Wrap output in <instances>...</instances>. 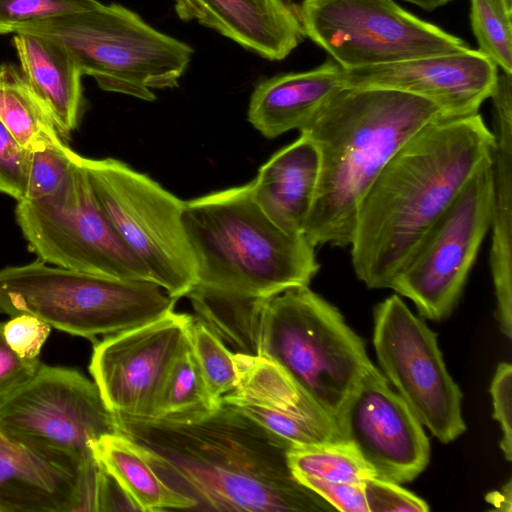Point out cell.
Segmentation results:
<instances>
[{"label": "cell", "mask_w": 512, "mask_h": 512, "mask_svg": "<svg viewBox=\"0 0 512 512\" xmlns=\"http://www.w3.org/2000/svg\"><path fill=\"white\" fill-rule=\"evenodd\" d=\"M490 393L493 402V417L502 431L500 448L506 460L512 459V367L501 362L491 382Z\"/></svg>", "instance_id": "cell-36"}, {"label": "cell", "mask_w": 512, "mask_h": 512, "mask_svg": "<svg viewBox=\"0 0 512 512\" xmlns=\"http://www.w3.org/2000/svg\"><path fill=\"white\" fill-rule=\"evenodd\" d=\"M502 15L512 17V0H488Z\"/></svg>", "instance_id": "cell-40"}, {"label": "cell", "mask_w": 512, "mask_h": 512, "mask_svg": "<svg viewBox=\"0 0 512 512\" xmlns=\"http://www.w3.org/2000/svg\"><path fill=\"white\" fill-rule=\"evenodd\" d=\"M221 405L210 396L189 338L164 380L148 422H193L210 415Z\"/></svg>", "instance_id": "cell-26"}, {"label": "cell", "mask_w": 512, "mask_h": 512, "mask_svg": "<svg viewBox=\"0 0 512 512\" xmlns=\"http://www.w3.org/2000/svg\"><path fill=\"white\" fill-rule=\"evenodd\" d=\"M512 482L509 480L500 491H493L486 495V501L495 510L511 512L512 509Z\"/></svg>", "instance_id": "cell-38"}, {"label": "cell", "mask_w": 512, "mask_h": 512, "mask_svg": "<svg viewBox=\"0 0 512 512\" xmlns=\"http://www.w3.org/2000/svg\"><path fill=\"white\" fill-rule=\"evenodd\" d=\"M417 5L425 10L431 11L438 7H441L453 0H404Z\"/></svg>", "instance_id": "cell-39"}, {"label": "cell", "mask_w": 512, "mask_h": 512, "mask_svg": "<svg viewBox=\"0 0 512 512\" xmlns=\"http://www.w3.org/2000/svg\"><path fill=\"white\" fill-rule=\"evenodd\" d=\"M177 299L147 281L80 272L36 260L0 270V312L33 315L90 340L153 321Z\"/></svg>", "instance_id": "cell-7"}, {"label": "cell", "mask_w": 512, "mask_h": 512, "mask_svg": "<svg viewBox=\"0 0 512 512\" xmlns=\"http://www.w3.org/2000/svg\"><path fill=\"white\" fill-rule=\"evenodd\" d=\"M182 221L198 286L269 299L309 286L318 272L315 247L270 220L253 199L250 182L184 201Z\"/></svg>", "instance_id": "cell-4"}, {"label": "cell", "mask_w": 512, "mask_h": 512, "mask_svg": "<svg viewBox=\"0 0 512 512\" xmlns=\"http://www.w3.org/2000/svg\"><path fill=\"white\" fill-rule=\"evenodd\" d=\"M21 71L48 106L62 138L77 128L84 106L82 71L59 42L33 33H15Z\"/></svg>", "instance_id": "cell-23"}, {"label": "cell", "mask_w": 512, "mask_h": 512, "mask_svg": "<svg viewBox=\"0 0 512 512\" xmlns=\"http://www.w3.org/2000/svg\"><path fill=\"white\" fill-rule=\"evenodd\" d=\"M194 317L173 311L96 343L89 371L111 412L148 421L177 356L189 342Z\"/></svg>", "instance_id": "cell-14"}, {"label": "cell", "mask_w": 512, "mask_h": 512, "mask_svg": "<svg viewBox=\"0 0 512 512\" xmlns=\"http://www.w3.org/2000/svg\"><path fill=\"white\" fill-rule=\"evenodd\" d=\"M368 512H427L428 504L399 483L371 478L364 483Z\"/></svg>", "instance_id": "cell-33"}, {"label": "cell", "mask_w": 512, "mask_h": 512, "mask_svg": "<svg viewBox=\"0 0 512 512\" xmlns=\"http://www.w3.org/2000/svg\"><path fill=\"white\" fill-rule=\"evenodd\" d=\"M183 21L213 29L265 59L286 58L304 39L291 0H174Z\"/></svg>", "instance_id": "cell-19"}, {"label": "cell", "mask_w": 512, "mask_h": 512, "mask_svg": "<svg viewBox=\"0 0 512 512\" xmlns=\"http://www.w3.org/2000/svg\"><path fill=\"white\" fill-rule=\"evenodd\" d=\"M20 32L62 44L102 90L145 101L155 100V89L178 86L194 53L116 3L37 21L15 33Z\"/></svg>", "instance_id": "cell-6"}, {"label": "cell", "mask_w": 512, "mask_h": 512, "mask_svg": "<svg viewBox=\"0 0 512 512\" xmlns=\"http://www.w3.org/2000/svg\"><path fill=\"white\" fill-rule=\"evenodd\" d=\"M115 418L119 432L145 447L159 477L193 501L192 510H335L293 477L289 443L228 405L180 424Z\"/></svg>", "instance_id": "cell-1"}, {"label": "cell", "mask_w": 512, "mask_h": 512, "mask_svg": "<svg viewBox=\"0 0 512 512\" xmlns=\"http://www.w3.org/2000/svg\"><path fill=\"white\" fill-rule=\"evenodd\" d=\"M443 118L431 101L383 88H343L300 131L315 144L320 171L303 236L345 248L363 197L396 151Z\"/></svg>", "instance_id": "cell-3"}, {"label": "cell", "mask_w": 512, "mask_h": 512, "mask_svg": "<svg viewBox=\"0 0 512 512\" xmlns=\"http://www.w3.org/2000/svg\"><path fill=\"white\" fill-rule=\"evenodd\" d=\"M94 459L118 484L134 510H192L194 503L156 473L143 445L121 432L90 444Z\"/></svg>", "instance_id": "cell-24"}, {"label": "cell", "mask_w": 512, "mask_h": 512, "mask_svg": "<svg viewBox=\"0 0 512 512\" xmlns=\"http://www.w3.org/2000/svg\"><path fill=\"white\" fill-rule=\"evenodd\" d=\"M0 428L96 463L90 444L119 432L94 381L75 369L41 363L34 376L0 398Z\"/></svg>", "instance_id": "cell-13"}, {"label": "cell", "mask_w": 512, "mask_h": 512, "mask_svg": "<svg viewBox=\"0 0 512 512\" xmlns=\"http://www.w3.org/2000/svg\"><path fill=\"white\" fill-rule=\"evenodd\" d=\"M493 143L476 113L438 119L396 151L358 210L350 247L360 281L390 288L427 231L491 159Z\"/></svg>", "instance_id": "cell-2"}, {"label": "cell", "mask_w": 512, "mask_h": 512, "mask_svg": "<svg viewBox=\"0 0 512 512\" xmlns=\"http://www.w3.org/2000/svg\"><path fill=\"white\" fill-rule=\"evenodd\" d=\"M81 158L78 155L55 193L17 202L16 222L29 249L39 260L54 266L152 282L145 266L125 246L100 209Z\"/></svg>", "instance_id": "cell-9"}, {"label": "cell", "mask_w": 512, "mask_h": 512, "mask_svg": "<svg viewBox=\"0 0 512 512\" xmlns=\"http://www.w3.org/2000/svg\"><path fill=\"white\" fill-rule=\"evenodd\" d=\"M98 5L97 0H0V34L15 33L25 25Z\"/></svg>", "instance_id": "cell-31"}, {"label": "cell", "mask_w": 512, "mask_h": 512, "mask_svg": "<svg viewBox=\"0 0 512 512\" xmlns=\"http://www.w3.org/2000/svg\"><path fill=\"white\" fill-rule=\"evenodd\" d=\"M373 345L388 382L440 442L466 430L462 393L449 374L437 335L392 295L374 311Z\"/></svg>", "instance_id": "cell-12"}, {"label": "cell", "mask_w": 512, "mask_h": 512, "mask_svg": "<svg viewBox=\"0 0 512 512\" xmlns=\"http://www.w3.org/2000/svg\"><path fill=\"white\" fill-rule=\"evenodd\" d=\"M293 477L329 503L335 510L368 512L364 495V483L327 481L303 474L294 475Z\"/></svg>", "instance_id": "cell-35"}, {"label": "cell", "mask_w": 512, "mask_h": 512, "mask_svg": "<svg viewBox=\"0 0 512 512\" xmlns=\"http://www.w3.org/2000/svg\"><path fill=\"white\" fill-rule=\"evenodd\" d=\"M493 101V206L489 264L502 333L512 335V78L499 73Z\"/></svg>", "instance_id": "cell-20"}, {"label": "cell", "mask_w": 512, "mask_h": 512, "mask_svg": "<svg viewBox=\"0 0 512 512\" xmlns=\"http://www.w3.org/2000/svg\"><path fill=\"white\" fill-rule=\"evenodd\" d=\"M336 422L343 438L378 478L409 482L429 463L430 444L423 425L373 364L349 395Z\"/></svg>", "instance_id": "cell-15"}, {"label": "cell", "mask_w": 512, "mask_h": 512, "mask_svg": "<svg viewBox=\"0 0 512 512\" xmlns=\"http://www.w3.org/2000/svg\"><path fill=\"white\" fill-rule=\"evenodd\" d=\"M78 155L65 142L31 150L24 200H37L55 193L67 179Z\"/></svg>", "instance_id": "cell-30"}, {"label": "cell", "mask_w": 512, "mask_h": 512, "mask_svg": "<svg viewBox=\"0 0 512 512\" xmlns=\"http://www.w3.org/2000/svg\"><path fill=\"white\" fill-rule=\"evenodd\" d=\"M299 15L305 36L343 69L470 48L461 38L417 18L393 0H304Z\"/></svg>", "instance_id": "cell-10"}, {"label": "cell", "mask_w": 512, "mask_h": 512, "mask_svg": "<svg viewBox=\"0 0 512 512\" xmlns=\"http://www.w3.org/2000/svg\"><path fill=\"white\" fill-rule=\"evenodd\" d=\"M343 88L342 67L328 59L314 69L259 82L251 94L247 118L269 139L290 130L301 131Z\"/></svg>", "instance_id": "cell-21"}, {"label": "cell", "mask_w": 512, "mask_h": 512, "mask_svg": "<svg viewBox=\"0 0 512 512\" xmlns=\"http://www.w3.org/2000/svg\"><path fill=\"white\" fill-rule=\"evenodd\" d=\"M498 67L481 51L433 55L393 64L342 68L347 88H383L433 102L443 118L478 113L497 82Z\"/></svg>", "instance_id": "cell-17"}, {"label": "cell", "mask_w": 512, "mask_h": 512, "mask_svg": "<svg viewBox=\"0 0 512 512\" xmlns=\"http://www.w3.org/2000/svg\"><path fill=\"white\" fill-rule=\"evenodd\" d=\"M30 151L0 120V192L17 202L26 197Z\"/></svg>", "instance_id": "cell-32"}, {"label": "cell", "mask_w": 512, "mask_h": 512, "mask_svg": "<svg viewBox=\"0 0 512 512\" xmlns=\"http://www.w3.org/2000/svg\"><path fill=\"white\" fill-rule=\"evenodd\" d=\"M287 464L293 476L303 474L327 481L362 484L376 477L347 440L291 446L287 451Z\"/></svg>", "instance_id": "cell-27"}, {"label": "cell", "mask_w": 512, "mask_h": 512, "mask_svg": "<svg viewBox=\"0 0 512 512\" xmlns=\"http://www.w3.org/2000/svg\"><path fill=\"white\" fill-rule=\"evenodd\" d=\"M237 382L221 402L291 446L345 440L327 414L278 363L235 353Z\"/></svg>", "instance_id": "cell-18"}, {"label": "cell", "mask_w": 512, "mask_h": 512, "mask_svg": "<svg viewBox=\"0 0 512 512\" xmlns=\"http://www.w3.org/2000/svg\"><path fill=\"white\" fill-rule=\"evenodd\" d=\"M320 158L315 144L304 134L276 152L250 182L251 194L278 227L303 235L317 189Z\"/></svg>", "instance_id": "cell-22"}, {"label": "cell", "mask_w": 512, "mask_h": 512, "mask_svg": "<svg viewBox=\"0 0 512 512\" xmlns=\"http://www.w3.org/2000/svg\"><path fill=\"white\" fill-rule=\"evenodd\" d=\"M493 206L492 157L424 235L390 288L410 299L423 318L448 317L462 294Z\"/></svg>", "instance_id": "cell-11"}, {"label": "cell", "mask_w": 512, "mask_h": 512, "mask_svg": "<svg viewBox=\"0 0 512 512\" xmlns=\"http://www.w3.org/2000/svg\"><path fill=\"white\" fill-rule=\"evenodd\" d=\"M81 161L100 209L152 282L177 300L186 296L197 272L182 221L184 201L120 160Z\"/></svg>", "instance_id": "cell-8"}, {"label": "cell", "mask_w": 512, "mask_h": 512, "mask_svg": "<svg viewBox=\"0 0 512 512\" xmlns=\"http://www.w3.org/2000/svg\"><path fill=\"white\" fill-rule=\"evenodd\" d=\"M51 326L29 314H19L4 322V336L8 345L20 357L38 359Z\"/></svg>", "instance_id": "cell-34"}, {"label": "cell", "mask_w": 512, "mask_h": 512, "mask_svg": "<svg viewBox=\"0 0 512 512\" xmlns=\"http://www.w3.org/2000/svg\"><path fill=\"white\" fill-rule=\"evenodd\" d=\"M246 354L278 363L335 420L372 365L363 339L308 286L260 302Z\"/></svg>", "instance_id": "cell-5"}, {"label": "cell", "mask_w": 512, "mask_h": 512, "mask_svg": "<svg viewBox=\"0 0 512 512\" xmlns=\"http://www.w3.org/2000/svg\"><path fill=\"white\" fill-rule=\"evenodd\" d=\"M40 365L39 359H25L12 350L4 336V322H0V398L29 381Z\"/></svg>", "instance_id": "cell-37"}, {"label": "cell", "mask_w": 512, "mask_h": 512, "mask_svg": "<svg viewBox=\"0 0 512 512\" xmlns=\"http://www.w3.org/2000/svg\"><path fill=\"white\" fill-rule=\"evenodd\" d=\"M190 344L211 398L222 404V397L237 382L235 353L200 319L190 326Z\"/></svg>", "instance_id": "cell-28"}, {"label": "cell", "mask_w": 512, "mask_h": 512, "mask_svg": "<svg viewBox=\"0 0 512 512\" xmlns=\"http://www.w3.org/2000/svg\"><path fill=\"white\" fill-rule=\"evenodd\" d=\"M98 472L97 462L0 428V512L95 511Z\"/></svg>", "instance_id": "cell-16"}, {"label": "cell", "mask_w": 512, "mask_h": 512, "mask_svg": "<svg viewBox=\"0 0 512 512\" xmlns=\"http://www.w3.org/2000/svg\"><path fill=\"white\" fill-rule=\"evenodd\" d=\"M0 120L28 151L64 142L48 106L12 64L0 65Z\"/></svg>", "instance_id": "cell-25"}, {"label": "cell", "mask_w": 512, "mask_h": 512, "mask_svg": "<svg viewBox=\"0 0 512 512\" xmlns=\"http://www.w3.org/2000/svg\"><path fill=\"white\" fill-rule=\"evenodd\" d=\"M470 19L478 50L512 74V17L500 14L488 0H471Z\"/></svg>", "instance_id": "cell-29"}]
</instances>
